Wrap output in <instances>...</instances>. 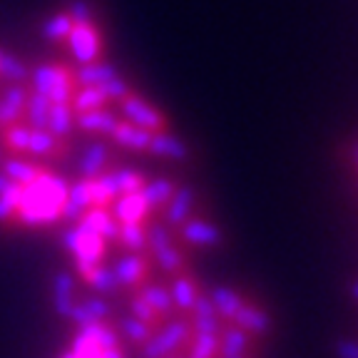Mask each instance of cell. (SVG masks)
Listing matches in <instances>:
<instances>
[{
	"instance_id": "6da1fadb",
	"label": "cell",
	"mask_w": 358,
	"mask_h": 358,
	"mask_svg": "<svg viewBox=\"0 0 358 358\" xmlns=\"http://www.w3.org/2000/svg\"><path fill=\"white\" fill-rule=\"evenodd\" d=\"M67 196V185L62 177L55 174L40 172L38 179H33L30 185L20 187V199H17L15 214L25 224L35 227V224H50L60 219L62 201Z\"/></svg>"
},
{
	"instance_id": "681fc988",
	"label": "cell",
	"mask_w": 358,
	"mask_h": 358,
	"mask_svg": "<svg viewBox=\"0 0 358 358\" xmlns=\"http://www.w3.org/2000/svg\"><path fill=\"white\" fill-rule=\"evenodd\" d=\"M62 358H75V353H73V351H67V353H65V356H62Z\"/></svg>"
},
{
	"instance_id": "d6a6232c",
	"label": "cell",
	"mask_w": 358,
	"mask_h": 358,
	"mask_svg": "<svg viewBox=\"0 0 358 358\" xmlns=\"http://www.w3.org/2000/svg\"><path fill=\"white\" fill-rule=\"evenodd\" d=\"M73 30V20L67 13H55L48 20L43 22V38L50 40V43H57V40H65Z\"/></svg>"
},
{
	"instance_id": "d4e9b609",
	"label": "cell",
	"mask_w": 358,
	"mask_h": 358,
	"mask_svg": "<svg viewBox=\"0 0 358 358\" xmlns=\"http://www.w3.org/2000/svg\"><path fill=\"white\" fill-rule=\"evenodd\" d=\"M246 346H249V334H246V331H241L239 326H234V329L224 331V336L219 338V356H222V358L244 356Z\"/></svg>"
},
{
	"instance_id": "9c48e42d",
	"label": "cell",
	"mask_w": 358,
	"mask_h": 358,
	"mask_svg": "<svg viewBox=\"0 0 358 358\" xmlns=\"http://www.w3.org/2000/svg\"><path fill=\"white\" fill-rule=\"evenodd\" d=\"M110 303L107 299L100 296H90L85 301H75V306L67 313V321H73L78 326H90V324H100L110 316Z\"/></svg>"
},
{
	"instance_id": "83f0119b",
	"label": "cell",
	"mask_w": 358,
	"mask_h": 358,
	"mask_svg": "<svg viewBox=\"0 0 358 358\" xmlns=\"http://www.w3.org/2000/svg\"><path fill=\"white\" fill-rule=\"evenodd\" d=\"M172 192H174V185L169 179H155L150 185H142L140 194H142V199H145L147 209H157V207H162V204H167Z\"/></svg>"
},
{
	"instance_id": "1f68e13d",
	"label": "cell",
	"mask_w": 358,
	"mask_h": 358,
	"mask_svg": "<svg viewBox=\"0 0 358 358\" xmlns=\"http://www.w3.org/2000/svg\"><path fill=\"white\" fill-rule=\"evenodd\" d=\"M117 241H122L132 252H142L147 246V231L142 229V222H120Z\"/></svg>"
},
{
	"instance_id": "74e56055",
	"label": "cell",
	"mask_w": 358,
	"mask_h": 358,
	"mask_svg": "<svg viewBox=\"0 0 358 358\" xmlns=\"http://www.w3.org/2000/svg\"><path fill=\"white\" fill-rule=\"evenodd\" d=\"M155 259H157V264H159V268H162V271H167V274L179 271V266L185 264V257H182V252L174 246V241H169L167 246H162V249H159V252H155Z\"/></svg>"
},
{
	"instance_id": "4fadbf2b",
	"label": "cell",
	"mask_w": 358,
	"mask_h": 358,
	"mask_svg": "<svg viewBox=\"0 0 358 358\" xmlns=\"http://www.w3.org/2000/svg\"><path fill=\"white\" fill-rule=\"evenodd\" d=\"M147 152H152V155H157V157H167V159H177V162H182V159L189 157V150H187L185 142L179 140V137H174V134L164 132V129L152 132Z\"/></svg>"
},
{
	"instance_id": "4dcf8cb0",
	"label": "cell",
	"mask_w": 358,
	"mask_h": 358,
	"mask_svg": "<svg viewBox=\"0 0 358 358\" xmlns=\"http://www.w3.org/2000/svg\"><path fill=\"white\" fill-rule=\"evenodd\" d=\"M85 281H87L92 289L100 294V296H107V294H115L120 286L117 276H115V271L107 266H102V264H97L92 271H90V276H85Z\"/></svg>"
},
{
	"instance_id": "e575fe53",
	"label": "cell",
	"mask_w": 358,
	"mask_h": 358,
	"mask_svg": "<svg viewBox=\"0 0 358 358\" xmlns=\"http://www.w3.org/2000/svg\"><path fill=\"white\" fill-rule=\"evenodd\" d=\"M0 78L10 80V83H15V85H22V80H28L30 73H28V67L22 65L15 55L0 50Z\"/></svg>"
},
{
	"instance_id": "7c38bea8",
	"label": "cell",
	"mask_w": 358,
	"mask_h": 358,
	"mask_svg": "<svg viewBox=\"0 0 358 358\" xmlns=\"http://www.w3.org/2000/svg\"><path fill=\"white\" fill-rule=\"evenodd\" d=\"M150 137H152L150 129L137 127V124L127 122V120H120L115 124V129L110 132V140H115L120 147H127V150L134 152H145L147 145H150Z\"/></svg>"
},
{
	"instance_id": "8992f818",
	"label": "cell",
	"mask_w": 358,
	"mask_h": 358,
	"mask_svg": "<svg viewBox=\"0 0 358 358\" xmlns=\"http://www.w3.org/2000/svg\"><path fill=\"white\" fill-rule=\"evenodd\" d=\"M122 102V117L127 120V122L137 124V127L142 129H150V132H159V129H164V117H162V112L155 110V107L150 105L147 100H142V97L132 95L129 92Z\"/></svg>"
},
{
	"instance_id": "52a82bcc",
	"label": "cell",
	"mask_w": 358,
	"mask_h": 358,
	"mask_svg": "<svg viewBox=\"0 0 358 358\" xmlns=\"http://www.w3.org/2000/svg\"><path fill=\"white\" fill-rule=\"evenodd\" d=\"M182 239L192 246H217L222 244V229L207 219H187L182 227Z\"/></svg>"
},
{
	"instance_id": "7a4b0ae2",
	"label": "cell",
	"mask_w": 358,
	"mask_h": 358,
	"mask_svg": "<svg viewBox=\"0 0 358 358\" xmlns=\"http://www.w3.org/2000/svg\"><path fill=\"white\" fill-rule=\"evenodd\" d=\"M187 338H189V324L182 319H169L142 343V358H169Z\"/></svg>"
},
{
	"instance_id": "8fae6325",
	"label": "cell",
	"mask_w": 358,
	"mask_h": 358,
	"mask_svg": "<svg viewBox=\"0 0 358 358\" xmlns=\"http://www.w3.org/2000/svg\"><path fill=\"white\" fill-rule=\"evenodd\" d=\"M78 224H83L85 229L95 231L102 241H117L120 222L117 219H112L110 212H105L102 207H95V209H90V212H85Z\"/></svg>"
},
{
	"instance_id": "ffe728a7",
	"label": "cell",
	"mask_w": 358,
	"mask_h": 358,
	"mask_svg": "<svg viewBox=\"0 0 358 358\" xmlns=\"http://www.w3.org/2000/svg\"><path fill=\"white\" fill-rule=\"evenodd\" d=\"M75 306V276L70 271H60L55 276V308L62 319H67L70 308Z\"/></svg>"
},
{
	"instance_id": "5b68a950",
	"label": "cell",
	"mask_w": 358,
	"mask_h": 358,
	"mask_svg": "<svg viewBox=\"0 0 358 358\" xmlns=\"http://www.w3.org/2000/svg\"><path fill=\"white\" fill-rule=\"evenodd\" d=\"M62 244L75 259H85V262H100L102 246L105 241L95 234V231L85 229L83 224L73 227V229L62 231Z\"/></svg>"
},
{
	"instance_id": "bcb514c9",
	"label": "cell",
	"mask_w": 358,
	"mask_h": 358,
	"mask_svg": "<svg viewBox=\"0 0 358 358\" xmlns=\"http://www.w3.org/2000/svg\"><path fill=\"white\" fill-rule=\"evenodd\" d=\"M336 356L338 358H358V341H348V338L338 341L336 343Z\"/></svg>"
},
{
	"instance_id": "836d02e7",
	"label": "cell",
	"mask_w": 358,
	"mask_h": 358,
	"mask_svg": "<svg viewBox=\"0 0 358 358\" xmlns=\"http://www.w3.org/2000/svg\"><path fill=\"white\" fill-rule=\"evenodd\" d=\"M57 150V137L50 129H30L28 152L35 157H50Z\"/></svg>"
},
{
	"instance_id": "603a6c76",
	"label": "cell",
	"mask_w": 358,
	"mask_h": 358,
	"mask_svg": "<svg viewBox=\"0 0 358 358\" xmlns=\"http://www.w3.org/2000/svg\"><path fill=\"white\" fill-rule=\"evenodd\" d=\"M105 162H107V147L102 142H92L83 152V159H80V174H83V179H95L97 174H102Z\"/></svg>"
},
{
	"instance_id": "7402d4cb",
	"label": "cell",
	"mask_w": 358,
	"mask_h": 358,
	"mask_svg": "<svg viewBox=\"0 0 358 358\" xmlns=\"http://www.w3.org/2000/svg\"><path fill=\"white\" fill-rule=\"evenodd\" d=\"M112 271H115L120 284H127V286L140 284L142 276H145V259H142L140 254H129V257L120 259Z\"/></svg>"
},
{
	"instance_id": "f5cc1de1",
	"label": "cell",
	"mask_w": 358,
	"mask_h": 358,
	"mask_svg": "<svg viewBox=\"0 0 358 358\" xmlns=\"http://www.w3.org/2000/svg\"><path fill=\"white\" fill-rule=\"evenodd\" d=\"M0 159H3V155H0Z\"/></svg>"
},
{
	"instance_id": "f1b7e54d",
	"label": "cell",
	"mask_w": 358,
	"mask_h": 358,
	"mask_svg": "<svg viewBox=\"0 0 358 358\" xmlns=\"http://www.w3.org/2000/svg\"><path fill=\"white\" fill-rule=\"evenodd\" d=\"M40 172L43 169L35 167L33 162H28V159H8L6 164H3V174H6L8 179H13L15 185H30L33 179L40 177Z\"/></svg>"
},
{
	"instance_id": "4316f807",
	"label": "cell",
	"mask_w": 358,
	"mask_h": 358,
	"mask_svg": "<svg viewBox=\"0 0 358 358\" xmlns=\"http://www.w3.org/2000/svg\"><path fill=\"white\" fill-rule=\"evenodd\" d=\"M107 102L110 100L105 97V92L100 87H90V85H83V90L73 92V97H70V105H73L75 115L78 112H90V110H97V107H105Z\"/></svg>"
},
{
	"instance_id": "f546056e",
	"label": "cell",
	"mask_w": 358,
	"mask_h": 358,
	"mask_svg": "<svg viewBox=\"0 0 358 358\" xmlns=\"http://www.w3.org/2000/svg\"><path fill=\"white\" fill-rule=\"evenodd\" d=\"M52 102L43 95H30L25 100V110H28V124L30 129H48V115H50Z\"/></svg>"
},
{
	"instance_id": "277c9868",
	"label": "cell",
	"mask_w": 358,
	"mask_h": 358,
	"mask_svg": "<svg viewBox=\"0 0 358 358\" xmlns=\"http://www.w3.org/2000/svg\"><path fill=\"white\" fill-rule=\"evenodd\" d=\"M67 43H70V50H73L75 60L80 65L85 62H95L100 57L102 43H100V33H97L95 22H73V30L67 35Z\"/></svg>"
},
{
	"instance_id": "816d5d0a",
	"label": "cell",
	"mask_w": 358,
	"mask_h": 358,
	"mask_svg": "<svg viewBox=\"0 0 358 358\" xmlns=\"http://www.w3.org/2000/svg\"><path fill=\"white\" fill-rule=\"evenodd\" d=\"M236 358H244V356H236Z\"/></svg>"
},
{
	"instance_id": "9a60e30c",
	"label": "cell",
	"mask_w": 358,
	"mask_h": 358,
	"mask_svg": "<svg viewBox=\"0 0 358 358\" xmlns=\"http://www.w3.org/2000/svg\"><path fill=\"white\" fill-rule=\"evenodd\" d=\"M25 100H28V95H25L22 85L8 87L6 95L0 97V124H15L25 110Z\"/></svg>"
},
{
	"instance_id": "7bdbcfd3",
	"label": "cell",
	"mask_w": 358,
	"mask_h": 358,
	"mask_svg": "<svg viewBox=\"0 0 358 358\" xmlns=\"http://www.w3.org/2000/svg\"><path fill=\"white\" fill-rule=\"evenodd\" d=\"M129 308H132V316L134 319H140V321H145V324H155V321H159L157 319V313H155V308L150 306V303L145 301V299L137 294V296L129 301Z\"/></svg>"
},
{
	"instance_id": "60d3db41",
	"label": "cell",
	"mask_w": 358,
	"mask_h": 358,
	"mask_svg": "<svg viewBox=\"0 0 358 358\" xmlns=\"http://www.w3.org/2000/svg\"><path fill=\"white\" fill-rule=\"evenodd\" d=\"M169 241H172V234H169L167 224H155V227H150V231H147V246L152 249V254L159 252Z\"/></svg>"
},
{
	"instance_id": "7dc6e473",
	"label": "cell",
	"mask_w": 358,
	"mask_h": 358,
	"mask_svg": "<svg viewBox=\"0 0 358 358\" xmlns=\"http://www.w3.org/2000/svg\"><path fill=\"white\" fill-rule=\"evenodd\" d=\"M100 358H122V351H120V346L115 348H107V351H102Z\"/></svg>"
},
{
	"instance_id": "3957f363",
	"label": "cell",
	"mask_w": 358,
	"mask_h": 358,
	"mask_svg": "<svg viewBox=\"0 0 358 358\" xmlns=\"http://www.w3.org/2000/svg\"><path fill=\"white\" fill-rule=\"evenodd\" d=\"M73 83L65 67L60 65H40L33 73V87L38 95L48 97L50 102H70L73 97Z\"/></svg>"
},
{
	"instance_id": "d6986e66",
	"label": "cell",
	"mask_w": 358,
	"mask_h": 358,
	"mask_svg": "<svg viewBox=\"0 0 358 358\" xmlns=\"http://www.w3.org/2000/svg\"><path fill=\"white\" fill-rule=\"evenodd\" d=\"M209 299H212L214 308H217L219 319H227V321L234 319V313L239 311V306L244 303V299L239 296V291L229 289V286H217V289L209 294Z\"/></svg>"
},
{
	"instance_id": "f6af8a7d",
	"label": "cell",
	"mask_w": 358,
	"mask_h": 358,
	"mask_svg": "<svg viewBox=\"0 0 358 358\" xmlns=\"http://www.w3.org/2000/svg\"><path fill=\"white\" fill-rule=\"evenodd\" d=\"M67 15L73 22H92V8H90L87 0H73Z\"/></svg>"
},
{
	"instance_id": "2e32d148",
	"label": "cell",
	"mask_w": 358,
	"mask_h": 358,
	"mask_svg": "<svg viewBox=\"0 0 358 358\" xmlns=\"http://www.w3.org/2000/svg\"><path fill=\"white\" fill-rule=\"evenodd\" d=\"M120 73L117 67L110 65V62H85L78 70V83L80 85H90V87H100V85L110 83V80H117Z\"/></svg>"
},
{
	"instance_id": "ba28073f",
	"label": "cell",
	"mask_w": 358,
	"mask_h": 358,
	"mask_svg": "<svg viewBox=\"0 0 358 358\" xmlns=\"http://www.w3.org/2000/svg\"><path fill=\"white\" fill-rule=\"evenodd\" d=\"M192 207H194V189L189 185L174 187L172 196L167 201V212H164V224L167 227H182L192 217Z\"/></svg>"
},
{
	"instance_id": "f907efd6",
	"label": "cell",
	"mask_w": 358,
	"mask_h": 358,
	"mask_svg": "<svg viewBox=\"0 0 358 358\" xmlns=\"http://www.w3.org/2000/svg\"><path fill=\"white\" fill-rule=\"evenodd\" d=\"M356 162H358V152H356Z\"/></svg>"
},
{
	"instance_id": "c3c4849f",
	"label": "cell",
	"mask_w": 358,
	"mask_h": 358,
	"mask_svg": "<svg viewBox=\"0 0 358 358\" xmlns=\"http://www.w3.org/2000/svg\"><path fill=\"white\" fill-rule=\"evenodd\" d=\"M351 296H353V299H356V301H358V281H356V284L351 286Z\"/></svg>"
},
{
	"instance_id": "30bf717a",
	"label": "cell",
	"mask_w": 358,
	"mask_h": 358,
	"mask_svg": "<svg viewBox=\"0 0 358 358\" xmlns=\"http://www.w3.org/2000/svg\"><path fill=\"white\" fill-rule=\"evenodd\" d=\"M231 324H236L241 331L246 334H254V336H264L271 331V316L264 311L262 306H254V303H241L239 311L234 313V319Z\"/></svg>"
},
{
	"instance_id": "e0dca14e",
	"label": "cell",
	"mask_w": 358,
	"mask_h": 358,
	"mask_svg": "<svg viewBox=\"0 0 358 358\" xmlns=\"http://www.w3.org/2000/svg\"><path fill=\"white\" fill-rule=\"evenodd\" d=\"M194 331L196 334H219V313L209 296H196L194 306Z\"/></svg>"
},
{
	"instance_id": "f35d334b",
	"label": "cell",
	"mask_w": 358,
	"mask_h": 358,
	"mask_svg": "<svg viewBox=\"0 0 358 358\" xmlns=\"http://www.w3.org/2000/svg\"><path fill=\"white\" fill-rule=\"evenodd\" d=\"M117 174V187H120V194H132V192H140L142 185H145V177L140 172H134V169H120Z\"/></svg>"
},
{
	"instance_id": "cb8c5ba5",
	"label": "cell",
	"mask_w": 358,
	"mask_h": 358,
	"mask_svg": "<svg viewBox=\"0 0 358 358\" xmlns=\"http://www.w3.org/2000/svg\"><path fill=\"white\" fill-rule=\"evenodd\" d=\"M169 296H172L174 308L192 311L196 296H199V291H196V284L189 279V276H177V279H174V284H172V291H169Z\"/></svg>"
},
{
	"instance_id": "5bb4252c",
	"label": "cell",
	"mask_w": 358,
	"mask_h": 358,
	"mask_svg": "<svg viewBox=\"0 0 358 358\" xmlns=\"http://www.w3.org/2000/svg\"><path fill=\"white\" fill-rule=\"evenodd\" d=\"M117 122H120L117 115L105 110V107H97V110H90V112H78V117H75V124H78L80 129H85V132L107 134V137H110V132L115 129Z\"/></svg>"
},
{
	"instance_id": "ac0fdd59",
	"label": "cell",
	"mask_w": 358,
	"mask_h": 358,
	"mask_svg": "<svg viewBox=\"0 0 358 358\" xmlns=\"http://www.w3.org/2000/svg\"><path fill=\"white\" fill-rule=\"evenodd\" d=\"M75 127V110L70 102H52L48 115V129L55 137H67Z\"/></svg>"
},
{
	"instance_id": "484cf974",
	"label": "cell",
	"mask_w": 358,
	"mask_h": 358,
	"mask_svg": "<svg viewBox=\"0 0 358 358\" xmlns=\"http://www.w3.org/2000/svg\"><path fill=\"white\" fill-rule=\"evenodd\" d=\"M140 296L155 308L157 316H172L174 311V303H172V296H169V291L164 286H157V284H147L140 289Z\"/></svg>"
},
{
	"instance_id": "b9f144b4",
	"label": "cell",
	"mask_w": 358,
	"mask_h": 358,
	"mask_svg": "<svg viewBox=\"0 0 358 358\" xmlns=\"http://www.w3.org/2000/svg\"><path fill=\"white\" fill-rule=\"evenodd\" d=\"M8 145L17 152H28V142H30V127H22V124H10L8 129Z\"/></svg>"
},
{
	"instance_id": "44dd1931",
	"label": "cell",
	"mask_w": 358,
	"mask_h": 358,
	"mask_svg": "<svg viewBox=\"0 0 358 358\" xmlns=\"http://www.w3.org/2000/svg\"><path fill=\"white\" fill-rule=\"evenodd\" d=\"M117 207H115V214L120 217V222H142L147 217V204L142 199L140 192H132V194H120L117 196Z\"/></svg>"
},
{
	"instance_id": "8d00e7d4",
	"label": "cell",
	"mask_w": 358,
	"mask_h": 358,
	"mask_svg": "<svg viewBox=\"0 0 358 358\" xmlns=\"http://www.w3.org/2000/svg\"><path fill=\"white\" fill-rule=\"evenodd\" d=\"M219 356V334H196L189 358H217Z\"/></svg>"
},
{
	"instance_id": "ee69618b",
	"label": "cell",
	"mask_w": 358,
	"mask_h": 358,
	"mask_svg": "<svg viewBox=\"0 0 358 358\" xmlns=\"http://www.w3.org/2000/svg\"><path fill=\"white\" fill-rule=\"evenodd\" d=\"M100 90L105 92V97H107L110 102H120V100H124V97L129 95V87L124 85V80H122V78L110 80V83L100 85Z\"/></svg>"
},
{
	"instance_id": "ab89813d",
	"label": "cell",
	"mask_w": 358,
	"mask_h": 358,
	"mask_svg": "<svg viewBox=\"0 0 358 358\" xmlns=\"http://www.w3.org/2000/svg\"><path fill=\"white\" fill-rule=\"evenodd\" d=\"M17 199H20V185H13L10 189L0 192V222H6L15 214Z\"/></svg>"
},
{
	"instance_id": "d590c367",
	"label": "cell",
	"mask_w": 358,
	"mask_h": 358,
	"mask_svg": "<svg viewBox=\"0 0 358 358\" xmlns=\"http://www.w3.org/2000/svg\"><path fill=\"white\" fill-rule=\"evenodd\" d=\"M120 329H122L124 338H127L129 343H134V346H142L152 336V326L140 319H134V316H124V319L120 321Z\"/></svg>"
}]
</instances>
